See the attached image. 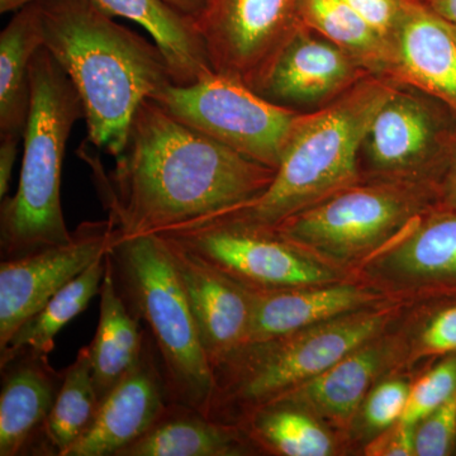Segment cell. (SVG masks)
Returning a JSON list of instances; mask_svg holds the SVG:
<instances>
[{
  "instance_id": "obj_34",
  "label": "cell",
  "mask_w": 456,
  "mask_h": 456,
  "mask_svg": "<svg viewBox=\"0 0 456 456\" xmlns=\"http://www.w3.org/2000/svg\"><path fill=\"white\" fill-rule=\"evenodd\" d=\"M416 426L399 421L382 431L377 439L365 449L371 456H412L416 455Z\"/></svg>"
},
{
  "instance_id": "obj_7",
  "label": "cell",
  "mask_w": 456,
  "mask_h": 456,
  "mask_svg": "<svg viewBox=\"0 0 456 456\" xmlns=\"http://www.w3.org/2000/svg\"><path fill=\"white\" fill-rule=\"evenodd\" d=\"M150 99L204 136L275 170L305 114L215 71L187 86L167 84Z\"/></svg>"
},
{
  "instance_id": "obj_23",
  "label": "cell",
  "mask_w": 456,
  "mask_h": 456,
  "mask_svg": "<svg viewBox=\"0 0 456 456\" xmlns=\"http://www.w3.org/2000/svg\"><path fill=\"white\" fill-rule=\"evenodd\" d=\"M301 25L353 56L369 74L393 82L395 45L342 0H301Z\"/></svg>"
},
{
  "instance_id": "obj_20",
  "label": "cell",
  "mask_w": 456,
  "mask_h": 456,
  "mask_svg": "<svg viewBox=\"0 0 456 456\" xmlns=\"http://www.w3.org/2000/svg\"><path fill=\"white\" fill-rule=\"evenodd\" d=\"M386 359V349L369 342L322 374L294 387L269 403L292 404L344 424L358 410Z\"/></svg>"
},
{
  "instance_id": "obj_25",
  "label": "cell",
  "mask_w": 456,
  "mask_h": 456,
  "mask_svg": "<svg viewBox=\"0 0 456 456\" xmlns=\"http://www.w3.org/2000/svg\"><path fill=\"white\" fill-rule=\"evenodd\" d=\"M107 254L61 288L40 311L17 330L7 346L0 350L2 367L22 351L49 356L55 347L56 335L86 311L90 301L101 292L102 281L106 274Z\"/></svg>"
},
{
  "instance_id": "obj_33",
  "label": "cell",
  "mask_w": 456,
  "mask_h": 456,
  "mask_svg": "<svg viewBox=\"0 0 456 456\" xmlns=\"http://www.w3.org/2000/svg\"><path fill=\"white\" fill-rule=\"evenodd\" d=\"M424 353L449 355L456 353V305L439 312L421 336Z\"/></svg>"
},
{
  "instance_id": "obj_4",
  "label": "cell",
  "mask_w": 456,
  "mask_h": 456,
  "mask_svg": "<svg viewBox=\"0 0 456 456\" xmlns=\"http://www.w3.org/2000/svg\"><path fill=\"white\" fill-rule=\"evenodd\" d=\"M82 118L83 104L73 83L42 47L31 64L20 182L16 194L5 197L0 208L3 260L73 239L62 212L61 171L71 130Z\"/></svg>"
},
{
  "instance_id": "obj_17",
  "label": "cell",
  "mask_w": 456,
  "mask_h": 456,
  "mask_svg": "<svg viewBox=\"0 0 456 456\" xmlns=\"http://www.w3.org/2000/svg\"><path fill=\"white\" fill-rule=\"evenodd\" d=\"M4 367L11 369L0 393V456H17L44 430L64 374L50 368L47 356L31 351H22Z\"/></svg>"
},
{
  "instance_id": "obj_40",
  "label": "cell",
  "mask_w": 456,
  "mask_h": 456,
  "mask_svg": "<svg viewBox=\"0 0 456 456\" xmlns=\"http://www.w3.org/2000/svg\"><path fill=\"white\" fill-rule=\"evenodd\" d=\"M448 23V22H446ZM450 32H452V37H454V40L456 42V26L452 25V23H448Z\"/></svg>"
},
{
  "instance_id": "obj_28",
  "label": "cell",
  "mask_w": 456,
  "mask_h": 456,
  "mask_svg": "<svg viewBox=\"0 0 456 456\" xmlns=\"http://www.w3.org/2000/svg\"><path fill=\"white\" fill-rule=\"evenodd\" d=\"M253 434L266 448L287 456H327L334 440L310 413L287 403L256 408Z\"/></svg>"
},
{
  "instance_id": "obj_36",
  "label": "cell",
  "mask_w": 456,
  "mask_h": 456,
  "mask_svg": "<svg viewBox=\"0 0 456 456\" xmlns=\"http://www.w3.org/2000/svg\"><path fill=\"white\" fill-rule=\"evenodd\" d=\"M421 3L441 20L456 26V0H421Z\"/></svg>"
},
{
  "instance_id": "obj_15",
  "label": "cell",
  "mask_w": 456,
  "mask_h": 456,
  "mask_svg": "<svg viewBox=\"0 0 456 456\" xmlns=\"http://www.w3.org/2000/svg\"><path fill=\"white\" fill-rule=\"evenodd\" d=\"M393 45V82L410 84L456 110V42L448 23L421 2L406 0Z\"/></svg>"
},
{
  "instance_id": "obj_13",
  "label": "cell",
  "mask_w": 456,
  "mask_h": 456,
  "mask_svg": "<svg viewBox=\"0 0 456 456\" xmlns=\"http://www.w3.org/2000/svg\"><path fill=\"white\" fill-rule=\"evenodd\" d=\"M152 345L147 338L139 364L104 398L94 422L66 456H117L173 406Z\"/></svg>"
},
{
  "instance_id": "obj_31",
  "label": "cell",
  "mask_w": 456,
  "mask_h": 456,
  "mask_svg": "<svg viewBox=\"0 0 456 456\" xmlns=\"http://www.w3.org/2000/svg\"><path fill=\"white\" fill-rule=\"evenodd\" d=\"M410 388L402 380L379 384L369 395L364 407V419L369 428L387 430L401 421L406 410Z\"/></svg>"
},
{
  "instance_id": "obj_29",
  "label": "cell",
  "mask_w": 456,
  "mask_h": 456,
  "mask_svg": "<svg viewBox=\"0 0 456 456\" xmlns=\"http://www.w3.org/2000/svg\"><path fill=\"white\" fill-rule=\"evenodd\" d=\"M456 389V353L435 365L410 388L402 422L419 425L443 404Z\"/></svg>"
},
{
  "instance_id": "obj_6",
  "label": "cell",
  "mask_w": 456,
  "mask_h": 456,
  "mask_svg": "<svg viewBox=\"0 0 456 456\" xmlns=\"http://www.w3.org/2000/svg\"><path fill=\"white\" fill-rule=\"evenodd\" d=\"M389 321L384 312L349 314L283 338L246 342L212 367V419L230 402L259 408L299 384L322 374L379 335Z\"/></svg>"
},
{
  "instance_id": "obj_38",
  "label": "cell",
  "mask_w": 456,
  "mask_h": 456,
  "mask_svg": "<svg viewBox=\"0 0 456 456\" xmlns=\"http://www.w3.org/2000/svg\"><path fill=\"white\" fill-rule=\"evenodd\" d=\"M444 200L449 208L456 211V158L452 161L445 184H444Z\"/></svg>"
},
{
  "instance_id": "obj_21",
  "label": "cell",
  "mask_w": 456,
  "mask_h": 456,
  "mask_svg": "<svg viewBox=\"0 0 456 456\" xmlns=\"http://www.w3.org/2000/svg\"><path fill=\"white\" fill-rule=\"evenodd\" d=\"M108 16L142 27L163 51L174 83L193 84L212 73L191 18L174 11L163 0H92Z\"/></svg>"
},
{
  "instance_id": "obj_2",
  "label": "cell",
  "mask_w": 456,
  "mask_h": 456,
  "mask_svg": "<svg viewBox=\"0 0 456 456\" xmlns=\"http://www.w3.org/2000/svg\"><path fill=\"white\" fill-rule=\"evenodd\" d=\"M41 13L44 47L79 94L89 142L118 158L141 104L174 83L163 51L92 0L42 3Z\"/></svg>"
},
{
  "instance_id": "obj_18",
  "label": "cell",
  "mask_w": 456,
  "mask_h": 456,
  "mask_svg": "<svg viewBox=\"0 0 456 456\" xmlns=\"http://www.w3.org/2000/svg\"><path fill=\"white\" fill-rule=\"evenodd\" d=\"M436 141V121L428 104L395 86L374 117L364 145L377 169L406 173L430 159Z\"/></svg>"
},
{
  "instance_id": "obj_37",
  "label": "cell",
  "mask_w": 456,
  "mask_h": 456,
  "mask_svg": "<svg viewBox=\"0 0 456 456\" xmlns=\"http://www.w3.org/2000/svg\"><path fill=\"white\" fill-rule=\"evenodd\" d=\"M163 2L183 16L194 20L206 7L208 0H163Z\"/></svg>"
},
{
  "instance_id": "obj_11",
  "label": "cell",
  "mask_w": 456,
  "mask_h": 456,
  "mask_svg": "<svg viewBox=\"0 0 456 456\" xmlns=\"http://www.w3.org/2000/svg\"><path fill=\"white\" fill-rule=\"evenodd\" d=\"M112 217L86 221L66 244L50 246L0 264V350L23 323L41 310L118 239Z\"/></svg>"
},
{
  "instance_id": "obj_19",
  "label": "cell",
  "mask_w": 456,
  "mask_h": 456,
  "mask_svg": "<svg viewBox=\"0 0 456 456\" xmlns=\"http://www.w3.org/2000/svg\"><path fill=\"white\" fill-rule=\"evenodd\" d=\"M99 297L97 332L88 347L93 379L102 403L117 384L139 364L145 349L146 335L140 327L139 318L132 314L119 292L108 254Z\"/></svg>"
},
{
  "instance_id": "obj_10",
  "label": "cell",
  "mask_w": 456,
  "mask_h": 456,
  "mask_svg": "<svg viewBox=\"0 0 456 456\" xmlns=\"http://www.w3.org/2000/svg\"><path fill=\"white\" fill-rule=\"evenodd\" d=\"M158 235L170 237L248 289L316 287L334 278L329 268L273 232L204 224Z\"/></svg>"
},
{
  "instance_id": "obj_9",
  "label": "cell",
  "mask_w": 456,
  "mask_h": 456,
  "mask_svg": "<svg viewBox=\"0 0 456 456\" xmlns=\"http://www.w3.org/2000/svg\"><path fill=\"white\" fill-rule=\"evenodd\" d=\"M301 0H208L194 27L215 73L260 93L275 60L301 27Z\"/></svg>"
},
{
  "instance_id": "obj_8",
  "label": "cell",
  "mask_w": 456,
  "mask_h": 456,
  "mask_svg": "<svg viewBox=\"0 0 456 456\" xmlns=\"http://www.w3.org/2000/svg\"><path fill=\"white\" fill-rule=\"evenodd\" d=\"M419 198L402 185L350 187L297 213L269 232L323 256L369 253L415 220Z\"/></svg>"
},
{
  "instance_id": "obj_5",
  "label": "cell",
  "mask_w": 456,
  "mask_h": 456,
  "mask_svg": "<svg viewBox=\"0 0 456 456\" xmlns=\"http://www.w3.org/2000/svg\"><path fill=\"white\" fill-rule=\"evenodd\" d=\"M108 255L128 308L149 327L171 401L206 416L212 368L163 237L118 236Z\"/></svg>"
},
{
  "instance_id": "obj_3",
  "label": "cell",
  "mask_w": 456,
  "mask_h": 456,
  "mask_svg": "<svg viewBox=\"0 0 456 456\" xmlns=\"http://www.w3.org/2000/svg\"><path fill=\"white\" fill-rule=\"evenodd\" d=\"M395 84L370 75L317 112L303 114L263 194L185 227L227 224L269 232L297 213L355 185L360 149Z\"/></svg>"
},
{
  "instance_id": "obj_1",
  "label": "cell",
  "mask_w": 456,
  "mask_h": 456,
  "mask_svg": "<svg viewBox=\"0 0 456 456\" xmlns=\"http://www.w3.org/2000/svg\"><path fill=\"white\" fill-rule=\"evenodd\" d=\"M119 237L158 235L220 215L263 194L277 170L204 136L146 99L110 173L86 150Z\"/></svg>"
},
{
  "instance_id": "obj_16",
  "label": "cell",
  "mask_w": 456,
  "mask_h": 456,
  "mask_svg": "<svg viewBox=\"0 0 456 456\" xmlns=\"http://www.w3.org/2000/svg\"><path fill=\"white\" fill-rule=\"evenodd\" d=\"M250 290L253 311L246 342L292 335L349 314L369 305L374 298L373 294L355 285Z\"/></svg>"
},
{
  "instance_id": "obj_30",
  "label": "cell",
  "mask_w": 456,
  "mask_h": 456,
  "mask_svg": "<svg viewBox=\"0 0 456 456\" xmlns=\"http://www.w3.org/2000/svg\"><path fill=\"white\" fill-rule=\"evenodd\" d=\"M456 445V389L416 426V455L445 456Z\"/></svg>"
},
{
  "instance_id": "obj_42",
  "label": "cell",
  "mask_w": 456,
  "mask_h": 456,
  "mask_svg": "<svg viewBox=\"0 0 456 456\" xmlns=\"http://www.w3.org/2000/svg\"><path fill=\"white\" fill-rule=\"evenodd\" d=\"M455 449H456V445H455ZM455 449H454V450H455Z\"/></svg>"
},
{
  "instance_id": "obj_22",
  "label": "cell",
  "mask_w": 456,
  "mask_h": 456,
  "mask_svg": "<svg viewBox=\"0 0 456 456\" xmlns=\"http://www.w3.org/2000/svg\"><path fill=\"white\" fill-rule=\"evenodd\" d=\"M44 47L41 4L16 12L0 35V137H22L31 106V64Z\"/></svg>"
},
{
  "instance_id": "obj_24",
  "label": "cell",
  "mask_w": 456,
  "mask_h": 456,
  "mask_svg": "<svg viewBox=\"0 0 456 456\" xmlns=\"http://www.w3.org/2000/svg\"><path fill=\"white\" fill-rule=\"evenodd\" d=\"M231 426L173 404L154 428L117 456H227L241 454Z\"/></svg>"
},
{
  "instance_id": "obj_39",
  "label": "cell",
  "mask_w": 456,
  "mask_h": 456,
  "mask_svg": "<svg viewBox=\"0 0 456 456\" xmlns=\"http://www.w3.org/2000/svg\"><path fill=\"white\" fill-rule=\"evenodd\" d=\"M53 2V0H0V13H11V12L20 11V9L33 4Z\"/></svg>"
},
{
  "instance_id": "obj_14",
  "label": "cell",
  "mask_w": 456,
  "mask_h": 456,
  "mask_svg": "<svg viewBox=\"0 0 456 456\" xmlns=\"http://www.w3.org/2000/svg\"><path fill=\"white\" fill-rule=\"evenodd\" d=\"M370 74L331 41L301 26L270 69L260 94L275 103L335 99Z\"/></svg>"
},
{
  "instance_id": "obj_41",
  "label": "cell",
  "mask_w": 456,
  "mask_h": 456,
  "mask_svg": "<svg viewBox=\"0 0 456 456\" xmlns=\"http://www.w3.org/2000/svg\"><path fill=\"white\" fill-rule=\"evenodd\" d=\"M411 2H421V0H411Z\"/></svg>"
},
{
  "instance_id": "obj_27",
  "label": "cell",
  "mask_w": 456,
  "mask_h": 456,
  "mask_svg": "<svg viewBox=\"0 0 456 456\" xmlns=\"http://www.w3.org/2000/svg\"><path fill=\"white\" fill-rule=\"evenodd\" d=\"M99 407L89 347L84 346L64 371L55 403L42 430L56 455L66 456L82 439L94 422Z\"/></svg>"
},
{
  "instance_id": "obj_12",
  "label": "cell",
  "mask_w": 456,
  "mask_h": 456,
  "mask_svg": "<svg viewBox=\"0 0 456 456\" xmlns=\"http://www.w3.org/2000/svg\"><path fill=\"white\" fill-rule=\"evenodd\" d=\"M163 237L211 368L248 340L251 290L208 261Z\"/></svg>"
},
{
  "instance_id": "obj_26",
  "label": "cell",
  "mask_w": 456,
  "mask_h": 456,
  "mask_svg": "<svg viewBox=\"0 0 456 456\" xmlns=\"http://www.w3.org/2000/svg\"><path fill=\"white\" fill-rule=\"evenodd\" d=\"M386 264L402 277L456 284V211L432 216L417 224L387 255Z\"/></svg>"
},
{
  "instance_id": "obj_32",
  "label": "cell",
  "mask_w": 456,
  "mask_h": 456,
  "mask_svg": "<svg viewBox=\"0 0 456 456\" xmlns=\"http://www.w3.org/2000/svg\"><path fill=\"white\" fill-rule=\"evenodd\" d=\"M393 42L406 0H342Z\"/></svg>"
},
{
  "instance_id": "obj_35",
  "label": "cell",
  "mask_w": 456,
  "mask_h": 456,
  "mask_svg": "<svg viewBox=\"0 0 456 456\" xmlns=\"http://www.w3.org/2000/svg\"><path fill=\"white\" fill-rule=\"evenodd\" d=\"M20 140L22 137H0V198L2 200L7 197Z\"/></svg>"
}]
</instances>
